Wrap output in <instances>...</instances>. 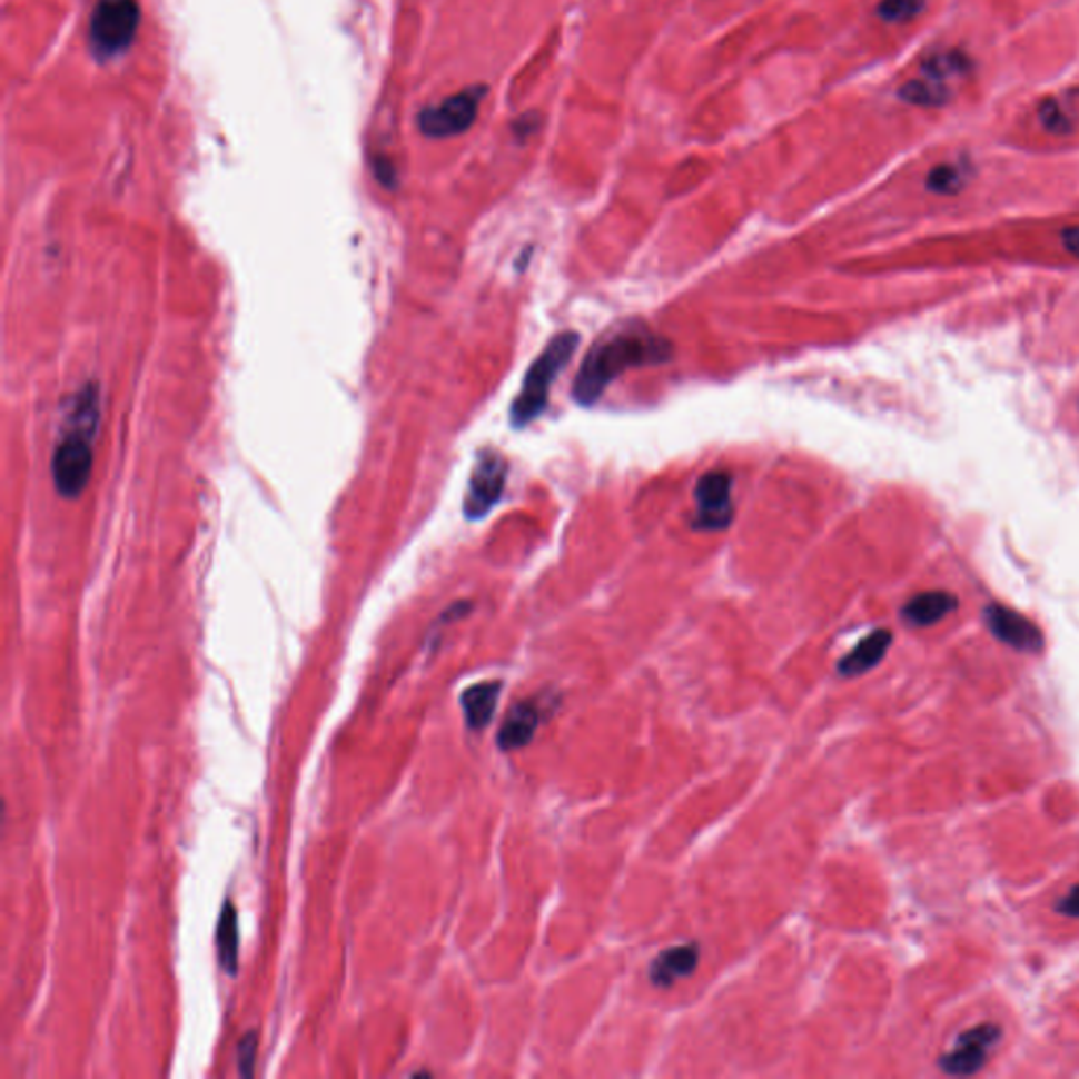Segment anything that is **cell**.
I'll return each instance as SVG.
<instances>
[{
    "label": "cell",
    "mask_w": 1079,
    "mask_h": 1079,
    "mask_svg": "<svg viewBox=\"0 0 1079 1079\" xmlns=\"http://www.w3.org/2000/svg\"><path fill=\"white\" fill-rule=\"evenodd\" d=\"M673 359V344L647 327H626L595 341L580 365L572 395L580 405H593L612 382L631 369L664 365Z\"/></svg>",
    "instance_id": "obj_1"
},
{
    "label": "cell",
    "mask_w": 1079,
    "mask_h": 1079,
    "mask_svg": "<svg viewBox=\"0 0 1079 1079\" xmlns=\"http://www.w3.org/2000/svg\"><path fill=\"white\" fill-rule=\"evenodd\" d=\"M580 336L576 331H561L553 336L544 350L529 365L517 399L511 405V426L525 428L538 420L548 405V395L561 372L578 350Z\"/></svg>",
    "instance_id": "obj_2"
},
{
    "label": "cell",
    "mask_w": 1079,
    "mask_h": 1079,
    "mask_svg": "<svg viewBox=\"0 0 1079 1079\" xmlns=\"http://www.w3.org/2000/svg\"><path fill=\"white\" fill-rule=\"evenodd\" d=\"M138 0H98L89 21V44L100 60L127 51L140 28Z\"/></svg>",
    "instance_id": "obj_3"
},
{
    "label": "cell",
    "mask_w": 1079,
    "mask_h": 1079,
    "mask_svg": "<svg viewBox=\"0 0 1079 1079\" xmlns=\"http://www.w3.org/2000/svg\"><path fill=\"white\" fill-rule=\"evenodd\" d=\"M93 439L91 433L61 428L51 458V477L63 498L75 501L87 489L93 473Z\"/></svg>",
    "instance_id": "obj_4"
},
{
    "label": "cell",
    "mask_w": 1079,
    "mask_h": 1079,
    "mask_svg": "<svg viewBox=\"0 0 1079 1079\" xmlns=\"http://www.w3.org/2000/svg\"><path fill=\"white\" fill-rule=\"evenodd\" d=\"M485 87H468L461 93L424 108L418 115L420 131L426 138H454L468 131L479 115Z\"/></svg>",
    "instance_id": "obj_5"
},
{
    "label": "cell",
    "mask_w": 1079,
    "mask_h": 1079,
    "mask_svg": "<svg viewBox=\"0 0 1079 1079\" xmlns=\"http://www.w3.org/2000/svg\"><path fill=\"white\" fill-rule=\"evenodd\" d=\"M508 479V462L496 449H483L477 456L475 468L464 494V515L466 519L479 521L492 513L502 501Z\"/></svg>",
    "instance_id": "obj_6"
},
{
    "label": "cell",
    "mask_w": 1079,
    "mask_h": 1079,
    "mask_svg": "<svg viewBox=\"0 0 1079 1079\" xmlns=\"http://www.w3.org/2000/svg\"><path fill=\"white\" fill-rule=\"evenodd\" d=\"M732 475L727 471H709L694 487V527L702 532H723L734 521Z\"/></svg>",
    "instance_id": "obj_7"
},
{
    "label": "cell",
    "mask_w": 1079,
    "mask_h": 1079,
    "mask_svg": "<svg viewBox=\"0 0 1079 1079\" xmlns=\"http://www.w3.org/2000/svg\"><path fill=\"white\" fill-rule=\"evenodd\" d=\"M1000 1040L1001 1027L993 1022H982L979 1027L963 1031L956 1041L953 1050L940 1057V1071L953 1078L979 1073Z\"/></svg>",
    "instance_id": "obj_8"
},
{
    "label": "cell",
    "mask_w": 1079,
    "mask_h": 1079,
    "mask_svg": "<svg viewBox=\"0 0 1079 1079\" xmlns=\"http://www.w3.org/2000/svg\"><path fill=\"white\" fill-rule=\"evenodd\" d=\"M984 622H987L989 631L993 633V637H998L1001 643H1006V645H1010L1019 652L1038 654L1043 650V635H1041L1040 628L1031 620L1024 618L1022 614L1006 607V605H1000V603L987 605Z\"/></svg>",
    "instance_id": "obj_9"
},
{
    "label": "cell",
    "mask_w": 1079,
    "mask_h": 1079,
    "mask_svg": "<svg viewBox=\"0 0 1079 1079\" xmlns=\"http://www.w3.org/2000/svg\"><path fill=\"white\" fill-rule=\"evenodd\" d=\"M542 723V706L538 700H521L517 702L498 732V746L502 751H517L527 746Z\"/></svg>",
    "instance_id": "obj_10"
},
{
    "label": "cell",
    "mask_w": 1079,
    "mask_h": 1079,
    "mask_svg": "<svg viewBox=\"0 0 1079 1079\" xmlns=\"http://www.w3.org/2000/svg\"><path fill=\"white\" fill-rule=\"evenodd\" d=\"M700 951L696 944H680L662 951L650 966V980L660 989L673 987L677 980L687 979L699 968Z\"/></svg>",
    "instance_id": "obj_11"
},
{
    "label": "cell",
    "mask_w": 1079,
    "mask_h": 1079,
    "mask_svg": "<svg viewBox=\"0 0 1079 1079\" xmlns=\"http://www.w3.org/2000/svg\"><path fill=\"white\" fill-rule=\"evenodd\" d=\"M502 681H481L462 692L461 704L466 725L475 732L485 730L489 721L494 720L498 700H501Z\"/></svg>",
    "instance_id": "obj_12"
},
{
    "label": "cell",
    "mask_w": 1079,
    "mask_h": 1079,
    "mask_svg": "<svg viewBox=\"0 0 1079 1079\" xmlns=\"http://www.w3.org/2000/svg\"><path fill=\"white\" fill-rule=\"evenodd\" d=\"M958 605H960V601L951 593L928 591V593H920L913 600L907 601L900 616L909 626L923 628V626H932L940 620L947 618L949 614H953L958 610Z\"/></svg>",
    "instance_id": "obj_13"
},
{
    "label": "cell",
    "mask_w": 1079,
    "mask_h": 1079,
    "mask_svg": "<svg viewBox=\"0 0 1079 1079\" xmlns=\"http://www.w3.org/2000/svg\"><path fill=\"white\" fill-rule=\"evenodd\" d=\"M972 70V61L960 49H942L921 61L920 77L956 91L958 82Z\"/></svg>",
    "instance_id": "obj_14"
},
{
    "label": "cell",
    "mask_w": 1079,
    "mask_h": 1079,
    "mask_svg": "<svg viewBox=\"0 0 1079 1079\" xmlns=\"http://www.w3.org/2000/svg\"><path fill=\"white\" fill-rule=\"evenodd\" d=\"M890 645H892V633L888 628L873 631L871 635H867L864 640L860 641L850 654H845L841 659L840 664H838L841 677H859V675H864L867 671L875 669L885 656V652L890 650Z\"/></svg>",
    "instance_id": "obj_15"
},
{
    "label": "cell",
    "mask_w": 1079,
    "mask_h": 1079,
    "mask_svg": "<svg viewBox=\"0 0 1079 1079\" xmlns=\"http://www.w3.org/2000/svg\"><path fill=\"white\" fill-rule=\"evenodd\" d=\"M216 944H218V961L221 970L235 977L239 972V915H237V907L230 900H226L221 907Z\"/></svg>",
    "instance_id": "obj_16"
},
{
    "label": "cell",
    "mask_w": 1079,
    "mask_h": 1079,
    "mask_svg": "<svg viewBox=\"0 0 1079 1079\" xmlns=\"http://www.w3.org/2000/svg\"><path fill=\"white\" fill-rule=\"evenodd\" d=\"M968 180H970V167L968 165H963V162H940L928 174L925 186L934 195L951 197V195H958L960 190H963Z\"/></svg>",
    "instance_id": "obj_17"
},
{
    "label": "cell",
    "mask_w": 1079,
    "mask_h": 1079,
    "mask_svg": "<svg viewBox=\"0 0 1079 1079\" xmlns=\"http://www.w3.org/2000/svg\"><path fill=\"white\" fill-rule=\"evenodd\" d=\"M925 9V0H881L878 16L888 23H909Z\"/></svg>",
    "instance_id": "obj_18"
},
{
    "label": "cell",
    "mask_w": 1079,
    "mask_h": 1079,
    "mask_svg": "<svg viewBox=\"0 0 1079 1079\" xmlns=\"http://www.w3.org/2000/svg\"><path fill=\"white\" fill-rule=\"evenodd\" d=\"M1040 120L1050 133L1062 136V133H1069L1071 129V117L1067 115V110L1059 101H1043L1040 108Z\"/></svg>",
    "instance_id": "obj_19"
},
{
    "label": "cell",
    "mask_w": 1079,
    "mask_h": 1079,
    "mask_svg": "<svg viewBox=\"0 0 1079 1079\" xmlns=\"http://www.w3.org/2000/svg\"><path fill=\"white\" fill-rule=\"evenodd\" d=\"M258 1043H260L258 1031H249L240 1038L239 1046H237V1060H239V1073L242 1078H249L254 1073L256 1057H258Z\"/></svg>",
    "instance_id": "obj_20"
},
{
    "label": "cell",
    "mask_w": 1079,
    "mask_h": 1079,
    "mask_svg": "<svg viewBox=\"0 0 1079 1079\" xmlns=\"http://www.w3.org/2000/svg\"><path fill=\"white\" fill-rule=\"evenodd\" d=\"M1055 911L1065 915V918H1073V920H1079V883L1073 885L1062 899L1055 902Z\"/></svg>",
    "instance_id": "obj_21"
},
{
    "label": "cell",
    "mask_w": 1079,
    "mask_h": 1079,
    "mask_svg": "<svg viewBox=\"0 0 1079 1079\" xmlns=\"http://www.w3.org/2000/svg\"><path fill=\"white\" fill-rule=\"evenodd\" d=\"M374 167H376V178L386 186V188H393L395 181H397V171L395 167L390 165L388 159H376L374 160Z\"/></svg>",
    "instance_id": "obj_22"
},
{
    "label": "cell",
    "mask_w": 1079,
    "mask_h": 1079,
    "mask_svg": "<svg viewBox=\"0 0 1079 1079\" xmlns=\"http://www.w3.org/2000/svg\"><path fill=\"white\" fill-rule=\"evenodd\" d=\"M1062 245L1065 249L1079 260V226H1073V228H1067L1062 232Z\"/></svg>",
    "instance_id": "obj_23"
}]
</instances>
